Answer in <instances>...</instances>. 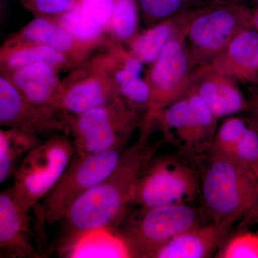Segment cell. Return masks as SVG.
I'll use <instances>...</instances> for the list:
<instances>
[{"mask_svg":"<svg viewBox=\"0 0 258 258\" xmlns=\"http://www.w3.org/2000/svg\"><path fill=\"white\" fill-rule=\"evenodd\" d=\"M153 129L142 125L138 140L125 147L114 170L70 207L60 221L57 245L61 253L67 254L83 236L94 231L114 232L128 210L134 187L160 147V142H150Z\"/></svg>","mask_w":258,"mask_h":258,"instance_id":"6da1fadb","label":"cell"},{"mask_svg":"<svg viewBox=\"0 0 258 258\" xmlns=\"http://www.w3.org/2000/svg\"><path fill=\"white\" fill-rule=\"evenodd\" d=\"M200 198L212 222L230 232L258 222V181L233 158L208 153L194 161Z\"/></svg>","mask_w":258,"mask_h":258,"instance_id":"7a4b0ae2","label":"cell"},{"mask_svg":"<svg viewBox=\"0 0 258 258\" xmlns=\"http://www.w3.org/2000/svg\"><path fill=\"white\" fill-rule=\"evenodd\" d=\"M127 211L114 232L128 257L154 258L158 250L181 232L205 224L194 203L174 204Z\"/></svg>","mask_w":258,"mask_h":258,"instance_id":"3957f363","label":"cell"},{"mask_svg":"<svg viewBox=\"0 0 258 258\" xmlns=\"http://www.w3.org/2000/svg\"><path fill=\"white\" fill-rule=\"evenodd\" d=\"M200 196L196 163L179 154L153 158L131 195L128 207L195 203Z\"/></svg>","mask_w":258,"mask_h":258,"instance_id":"277c9868","label":"cell"},{"mask_svg":"<svg viewBox=\"0 0 258 258\" xmlns=\"http://www.w3.org/2000/svg\"><path fill=\"white\" fill-rule=\"evenodd\" d=\"M251 10L245 4L212 1L195 8L186 31L195 68L211 63L236 35L251 28Z\"/></svg>","mask_w":258,"mask_h":258,"instance_id":"5b68a950","label":"cell"},{"mask_svg":"<svg viewBox=\"0 0 258 258\" xmlns=\"http://www.w3.org/2000/svg\"><path fill=\"white\" fill-rule=\"evenodd\" d=\"M218 121L205 101L189 88L184 98L161 110L151 122L157 125L162 141L194 161L210 153Z\"/></svg>","mask_w":258,"mask_h":258,"instance_id":"8992f818","label":"cell"},{"mask_svg":"<svg viewBox=\"0 0 258 258\" xmlns=\"http://www.w3.org/2000/svg\"><path fill=\"white\" fill-rule=\"evenodd\" d=\"M72 139L64 134L51 136L25 153L15 173L11 186L15 199L25 210L42 201L72 160Z\"/></svg>","mask_w":258,"mask_h":258,"instance_id":"52a82bcc","label":"cell"},{"mask_svg":"<svg viewBox=\"0 0 258 258\" xmlns=\"http://www.w3.org/2000/svg\"><path fill=\"white\" fill-rule=\"evenodd\" d=\"M142 113L118 98L76 116H64L78 155L97 154L125 147L134 130L142 125Z\"/></svg>","mask_w":258,"mask_h":258,"instance_id":"ba28073f","label":"cell"},{"mask_svg":"<svg viewBox=\"0 0 258 258\" xmlns=\"http://www.w3.org/2000/svg\"><path fill=\"white\" fill-rule=\"evenodd\" d=\"M126 147L97 154H74L55 186L42 200V215L47 225L60 221L73 203L114 170Z\"/></svg>","mask_w":258,"mask_h":258,"instance_id":"9c48e42d","label":"cell"},{"mask_svg":"<svg viewBox=\"0 0 258 258\" xmlns=\"http://www.w3.org/2000/svg\"><path fill=\"white\" fill-rule=\"evenodd\" d=\"M187 25L149 66L144 78L149 83L152 97L144 122L152 121L157 113L184 98L189 91L191 75L196 68L186 45Z\"/></svg>","mask_w":258,"mask_h":258,"instance_id":"30bf717a","label":"cell"},{"mask_svg":"<svg viewBox=\"0 0 258 258\" xmlns=\"http://www.w3.org/2000/svg\"><path fill=\"white\" fill-rule=\"evenodd\" d=\"M56 113L29 103L9 76L0 70V128L37 137L67 130L64 119H57Z\"/></svg>","mask_w":258,"mask_h":258,"instance_id":"8fae6325","label":"cell"},{"mask_svg":"<svg viewBox=\"0 0 258 258\" xmlns=\"http://www.w3.org/2000/svg\"><path fill=\"white\" fill-rule=\"evenodd\" d=\"M189 88L198 93L219 119L248 111L249 99L239 83L211 64L195 69Z\"/></svg>","mask_w":258,"mask_h":258,"instance_id":"7c38bea8","label":"cell"},{"mask_svg":"<svg viewBox=\"0 0 258 258\" xmlns=\"http://www.w3.org/2000/svg\"><path fill=\"white\" fill-rule=\"evenodd\" d=\"M0 252L6 258H42L32 244L30 215L11 186L0 192Z\"/></svg>","mask_w":258,"mask_h":258,"instance_id":"4fadbf2b","label":"cell"},{"mask_svg":"<svg viewBox=\"0 0 258 258\" xmlns=\"http://www.w3.org/2000/svg\"><path fill=\"white\" fill-rule=\"evenodd\" d=\"M116 86L106 70L100 66L98 72L61 88L57 110L64 116H76L106 106L118 98Z\"/></svg>","mask_w":258,"mask_h":258,"instance_id":"5bb4252c","label":"cell"},{"mask_svg":"<svg viewBox=\"0 0 258 258\" xmlns=\"http://www.w3.org/2000/svg\"><path fill=\"white\" fill-rule=\"evenodd\" d=\"M210 64L237 83L258 84V32L244 29Z\"/></svg>","mask_w":258,"mask_h":258,"instance_id":"9a60e30c","label":"cell"},{"mask_svg":"<svg viewBox=\"0 0 258 258\" xmlns=\"http://www.w3.org/2000/svg\"><path fill=\"white\" fill-rule=\"evenodd\" d=\"M4 73L29 103L45 111L58 112L57 103L62 86L55 68L38 63Z\"/></svg>","mask_w":258,"mask_h":258,"instance_id":"2e32d148","label":"cell"},{"mask_svg":"<svg viewBox=\"0 0 258 258\" xmlns=\"http://www.w3.org/2000/svg\"><path fill=\"white\" fill-rule=\"evenodd\" d=\"M225 227L211 222L176 235L158 250L154 258H207L213 256L230 235Z\"/></svg>","mask_w":258,"mask_h":258,"instance_id":"e0dca14e","label":"cell"},{"mask_svg":"<svg viewBox=\"0 0 258 258\" xmlns=\"http://www.w3.org/2000/svg\"><path fill=\"white\" fill-rule=\"evenodd\" d=\"M195 8L147 28L128 42V48L149 66L160 55L169 42L187 25Z\"/></svg>","mask_w":258,"mask_h":258,"instance_id":"ac0fdd59","label":"cell"},{"mask_svg":"<svg viewBox=\"0 0 258 258\" xmlns=\"http://www.w3.org/2000/svg\"><path fill=\"white\" fill-rule=\"evenodd\" d=\"M68 59L66 54L45 45L5 42L0 46V70L3 72L38 63L50 64L57 69L67 63Z\"/></svg>","mask_w":258,"mask_h":258,"instance_id":"d6986e66","label":"cell"},{"mask_svg":"<svg viewBox=\"0 0 258 258\" xmlns=\"http://www.w3.org/2000/svg\"><path fill=\"white\" fill-rule=\"evenodd\" d=\"M5 42L45 45L60 51L66 55L74 52L78 44H82L73 38L59 24L42 18L32 20Z\"/></svg>","mask_w":258,"mask_h":258,"instance_id":"ffe728a7","label":"cell"},{"mask_svg":"<svg viewBox=\"0 0 258 258\" xmlns=\"http://www.w3.org/2000/svg\"><path fill=\"white\" fill-rule=\"evenodd\" d=\"M67 254L74 257H128L123 242L110 230L94 231L83 236Z\"/></svg>","mask_w":258,"mask_h":258,"instance_id":"44dd1931","label":"cell"},{"mask_svg":"<svg viewBox=\"0 0 258 258\" xmlns=\"http://www.w3.org/2000/svg\"><path fill=\"white\" fill-rule=\"evenodd\" d=\"M140 11L137 0H113L107 32L115 42L127 43L138 33Z\"/></svg>","mask_w":258,"mask_h":258,"instance_id":"7402d4cb","label":"cell"},{"mask_svg":"<svg viewBox=\"0 0 258 258\" xmlns=\"http://www.w3.org/2000/svg\"><path fill=\"white\" fill-rule=\"evenodd\" d=\"M146 28L201 6L210 0H137Z\"/></svg>","mask_w":258,"mask_h":258,"instance_id":"603a6c76","label":"cell"},{"mask_svg":"<svg viewBox=\"0 0 258 258\" xmlns=\"http://www.w3.org/2000/svg\"><path fill=\"white\" fill-rule=\"evenodd\" d=\"M58 24L76 41L86 45L101 40L106 32L83 14L79 5L58 16Z\"/></svg>","mask_w":258,"mask_h":258,"instance_id":"cb8c5ba5","label":"cell"},{"mask_svg":"<svg viewBox=\"0 0 258 258\" xmlns=\"http://www.w3.org/2000/svg\"><path fill=\"white\" fill-rule=\"evenodd\" d=\"M248 127V123L242 118L232 115L227 117L218 125L210 152L231 157Z\"/></svg>","mask_w":258,"mask_h":258,"instance_id":"d4e9b609","label":"cell"},{"mask_svg":"<svg viewBox=\"0 0 258 258\" xmlns=\"http://www.w3.org/2000/svg\"><path fill=\"white\" fill-rule=\"evenodd\" d=\"M118 98L136 111L146 113L150 105L151 93L149 83L142 76L133 78L117 86Z\"/></svg>","mask_w":258,"mask_h":258,"instance_id":"484cf974","label":"cell"},{"mask_svg":"<svg viewBox=\"0 0 258 258\" xmlns=\"http://www.w3.org/2000/svg\"><path fill=\"white\" fill-rule=\"evenodd\" d=\"M217 257L258 258V234L241 231L221 246Z\"/></svg>","mask_w":258,"mask_h":258,"instance_id":"4316f807","label":"cell"},{"mask_svg":"<svg viewBox=\"0 0 258 258\" xmlns=\"http://www.w3.org/2000/svg\"><path fill=\"white\" fill-rule=\"evenodd\" d=\"M233 158L244 169H247L258 181V131L249 125L243 137L237 144Z\"/></svg>","mask_w":258,"mask_h":258,"instance_id":"83f0119b","label":"cell"},{"mask_svg":"<svg viewBox=\"0 0 258 258\" xmlns=\"http://www.w3.org/2000/svg\"><path fill=\"white\" fill-rule=\"evenodd\" d=\"M83 14L93 23L108 30L113 10V0H77Z\"/></svg>","mask_w":258,"mask_h":258,"instance_id":"f1b7e54d","label":"cell"},{"mask_svg":"<svg viewBox=\"0 0 258 258\" xmlns=\"http://www.w3.org/2000/svg\"><path fill=\"white\" fill-rule=\"evenodd\" d=\"M34 144H23L0 149V184L15 174V171L25 153L33 147Z\"/></svg>","mask_w":258,"mask_h":258,"instance_id":"f546056e","label":"cell"},{"mask_svg":"<svg viewBox=\"0 0 258 258\" xmlns=\"http://www.w3.org/2000/svg\"><path fill=\"white\" fill-rule=\"evenodd\" d=\"M22 4L35 13L44 15H60L74 9L77 0H20Z\"/></svg>","mask_w":258,"mask_h":258,"instance_id":"4dcf8cb0","label":"cell"},{"mask_svg":"<svg viewBox=\"0 0 258 258\" xmlns=\"http://www.w3.org/2000/svg\"><path fill=\"white\" fill-rule=\"evenodd\" d=\"M38 137L12 129L0 128V149H6L18 144L40 143Z\"/></svg>","mask_w":258,"mask_h":258,"instance_id":"1f68e13d","label":"cell"},{"mask_svg":"<svg viewBox=\"0 0 258 258\" xmlns=\"http://www.w3.org/2000/svg\"><path fill=\"white\" fill-rule=\"evenodd\" d=\"M250 28L258 32V8H252L251 10Z\"/></svg>","mask_w":258,"mask_h":258,"instance_id":"d6a6232c","label":"cell"},{"mask_svg":"<svg viewBox=\"0 0 258 258\" xmlns=\"http://www.w3.org/2000/svg\"><path fill=\"white\" fill-rule=\"evenodd\" d=\"M249 106L248 111L251 112L252 115V122L256 127L258 128V106L257 104L252 103L249 101Z\"/></svg>","mask_w":258,"mask_h":258,"instance_id":"836d02e7","label":"cell"},{"mask_svg":"<svg viewBox=\"0 0 258 258\" xmlns=\"http://www.w3.org/2000/svg\"><path fill=\"white\" fill-rule=\"evenodd\" d=\"M249 101L258 106V84L251 86L250 98Z\"/></svg>","mask_w":258,"mask_h":258,"instance_id":"e575fe53","label":"cell"},{"mask_svg":"<svg viewBox=\"0 0 258 258\" xmlns=\"http://www.w3.org/2000/svg\"><path fill=\"white\" fill-rule=\"evenodd\" d=\"M210 1L217 2V3H230L245 4V0H210Z\"/></svg>","mask_w":258,"mask_h":258,"instance_id":"d590c367","label":"cell"},{"mask_svg":"<svg viewBox=\"0 0 258 258\" xmlns=\"http://www.w3.org/2000/svg\"><path fill=\"white\" fill-rule=\"evenodd\" d=\"M253 5V8H258V0H249Z\"/></svg>","mask_w":258,"mask_h":258,"instance_id":"8d00e7d4","label":"cell"},{"mask_svg":"<svg viewBox=\"0 0 258 258\" xmlns=\"http://www.w3.org/2000/svg\"><path fill=\"white\" fill-rule=\"evenodd\" d=\"M2 4H3V0H0V20L2 17Z\"/></svg>","mask_w":258,"mask_h":258,"instance_id":"74e56055","label":"cell"},{"mask_svg":"<svg viewBox=\"0 0 258 258\" xmlns=\"http://www.w3.org/2000/svg\"><path fill=\"white\" fill-rule=\"evenodd\" d=\"M0 258H6V257H5V256L4 255V254H3V253H1V252H0Z\"/></svg>","mask_w":258,"mask_h":258,"instance_id":"f35d334b","label":"cell"},{"mask_svg":"<svg viewBox=\"0 0 258 258\" xmlns=\"http://www.w3.org/2000/svg\"><path fill=\"white\" fill-rule=\"evenodd\" d=\"M1 253H2V252H1ZM4 255H5V254H4Z\"/></svg>","mask_w":258,"mask_h":258,"instance_id":"ab89813d","label":"cell"}]
</instances>
